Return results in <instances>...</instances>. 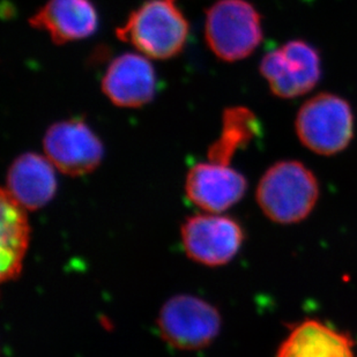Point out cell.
I'll use <instances>...</instances> for the list:
<instances>
[{
  "label": "cell",
  "instance_id": "cell-6",
  "mask_svg": "<svg viewBox=\"0 0 357 357\" xmlns=\"http://www.w3.org/2000/svg\"><path fill=\"white\" fill-rule=\"evenodd\" d=\"M260 75L280 98H298L312 91L320 80L319 54L304 40L287 42L264 56Z\"/></svg>",
  "mask_w": 357,
  "mask_h": 357
},
{
  "label": "cell",
  "instance_id": "cell-9",
  "mask_svg": "<svg viewBox=\"0 0 357 357\" xmlns=\"http://www.w3.org/2000/svg\"><path fill=\"white\" fill-rule=\"evenodd\" d=\"M246 185L245 177L230 165L202 162L188 172L185 192L204 212L222 214L244 197Z\"/></svg>",
  "mask_w": 357,
  "mask_h": 357
},
{
  "label": "cell",
  "instance_id": "cell-7",
  "mask_svg": "<svg viewBox=\"0 0 357 357\" xmlns=\"http://www.w3.org/2000/svg\"><path fill=\"white\" fill-rule=\"evenodd\" d=\"M43 149L58 172L72 177L94 172L105 155L101 139L84 119L77 117L51 125L44 135Z\"/></svg>",
  "mask_w": 357,
  "mask_h": 357
},
{
  "label": "cell",
  "instance_id": "cell-11",
  "mask_svg": "<svg viewBox=\"0 0 357 357\" xmlns=\"http://www.w3.org/2000/svg\"><path fill=\"white\" fill-rule=\"evenodd\" d=\"M29 24L45 31L54 43H71L96 33L98 13L91 0H47L31 15Z\"/></svg>",
  "mask_w": 357,
  "mask_h": 357
},
{
  "label": "cell",
  "instance_id": "cell-15",
  "mask_svg": "<svg viewBox=\"0 0 357 357\" xmlns=\"http://www.w3.org/2000/svg\"><path fill=\"white\" fill-rule=\"evenodd\" d=\"M257 116L244 107H231L223 112L219 138L208 149V161L230 165L237 151L244 149L259 135Z\"/></svg>",
  "mask_w": 357,
  "mask_h": 357
},
{
  "label": "cell",
  "instance_id": "cell-12",
  "mask_svg": "<svg viewBox=\"0 0 357 357\" xmlns=\"http://www.w3.org/2000/svg\"><path fill=\"white\" fill-rule=\"evenodd\" d=\"M277 357H357L356 341L348 332L305 318L290 326Z\"/></svg>",
  "mask_w": 357,
  "mask_h": 357
},
{
  "label": "cell",
  "instance_id": "cell-2",
  "mask_svg": "<svg viewBox=\"0 0 357 357\" xmlns=\"http://www.w3.org/2000/svg\"><path fill=\"white\" fill-rule=\"evenodd\" d=\"M256 198L260 209L273 222L294 225L312 212L319 198V184L303 163L280 161L260 178Z\"/></svg>",
  "mask_w": 357,
  "mask_h": 357
},
{
  "label": "cell",
  "instance_id": "cell-1",
  "mask_svg": "<svg viewBox=\"0 0 357 357\" xmlns=\"http://www.w3.org/2000/svg\"><path fill=\"white\" fill-rule=\"evenodd\" d=\"M116 35L146 57L165 61L184 50L190 24L176 0H147L131 12Z\"/></svg>",
  "mask_w": 357,
  "mask_h": 357
},
{
  "label": "cell",
  "instance_id": "cell-5",
  "mask_svg": "<svg viewBox=\"0 0 357 357\" xmlns=\"http://www.w3.org/2000/svg\"><path fill=\"white\" fill-rule=\"evenodd\" d=\"M162 339L181 351H200L215 340L221 328L219 310L192 295H176L160 310Z\"/></svg>",
  "mask_w": 357,
  "mask_h": 357
},
{
  "label": "cell",
  "instance_id": "cell-10",
  "mask_svg": "<svg viewBox=\"0 0 357 357\" xmlns=\"http://www.w3.org/2000/svg\"><path fill=\"white\" fill-rule=\"evenodd\" d=\"M158 78L149 57L142 54H121L109 64L102 78V91L119 108H140L156 94Z\"/></svg>",
  "mask_w": 357,
  "mask_h": 357
},
{
  "label": "cell",
  "instance_id": "cell-14",
  "mask_svg": "<svg viewBox=\"0 0 357 357\" xmlns=\"http://www.w3.org/2000/svg\"><path fill=\"white\" fill-rule=\"evenodd\" d=\"M0 205V278L6 282L20 275L29 246L31 226L27 209L19 205L3 189Z\"/></svg>",
  "mask_w": 357,
  "mask_h": 357
},
{
  "label": "cell",
  "instance_id": "cell-8",
  "mask_svg": "<svg viewBox=\"0 0 357 357\" xmlns=\"http://www.w3.org/2000/svg\"><path fill=\"white\" fill-rule=\"evenodd\" d=\"M184 251L196 263L205 266H222L238 253L244 233L229 216L196 214L186 219L181 229Z\"/></svg>",
  "mask_w": 357,
  "mask_h": 357
},
{
  "label": "cell",
  "instance_id": "cell-3",
  "mask_svg": "<svg viewBox=\"0 0 357 357\" xmlns=\"http://www.w3.org/2000/svg\"><path fill=\"white\" fill-rule=\"evenodd\" d=\"M205 40L220 61L245 59L263 40L259 12L248 0H218L206 12Z\"/></svg>",
  "mask_w": 357,
  "mask_h": 357
},
{
  "label": "cell",
  "instance_id": "cell-13",
  "mask_svg": "<svg viewBox=\"0 0 357 357\" xmlns=\"http://www.w3.org/2000/svg\"><path fill=\"white\" fill-rule=\"evenodd\" d=\"M54 167L47 156L24 153L12 162L3 188L27 211H38L52 200L57 191Z\"/></svg>",
  "mask_w": 357,
  "mask_h": 357
},
{
  "label": "cell",
  "instance_id": "cell-4",
  "mask_svg": "<svg viewBox=\"0 0 357 357\" xmlns=\"http://www.w3.org/2000/svg\"><path fill=\"white\" fill-rule=\"evenodd\" d=\"M295 128L300 142L311 152L318 155H335L351 144L354 116L346 100L321 93L301 107Z\"/></svg>",
  "mask_w": 357,
  "mask_h": 357
}]
</instances>
